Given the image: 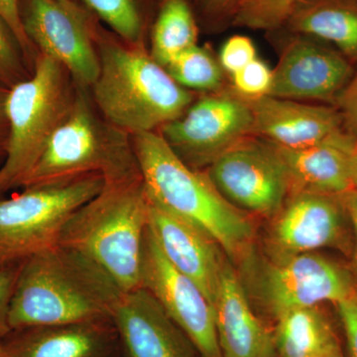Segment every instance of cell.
Here are the masks:
<instances>
[{
    "label": "cell",
    "instance_id": "obj_1",
    "mask_svg": "<svg viewBox=\"0 0 357 357\" xmlns=\"http://www.w3.org/2000/svg\"><path fill=\"white\" fill-rule=\"evenodd\" d=\"M122 293L93 260L57 244L21 263L9 326L13 330L112 319Z\"/></svg>",
    "mask_w": 357,
    "mask_h": 357
},
{
    "label": "cell",
    "instance_id": "obj_2",
    "mask_svg": "<svg viewBox=\"0 0 357 357\" xmlns=\"http://www.w3.org/2000/svg\"><path fill=\"white\" fill-rule=\"evenodd\" d=\"M131 137L148 199L203 229L229 257H244L252 243L255 227L210 176L184 163L161 134Z\"/></svg>",
    "mask_w": 357,
    "mask_h": 357
},
{
    "label": "cell",
    "instance_id": "obj_3",
    "mask_svg": "<svg viewBox=\"0 0 357 357\" xmlns=\"http://www.w3.org/2000/svg\"><path fill=\"white\" fill-rule=\"evenodd\" d=\"M98 45L100 74L91 89L103 119L112 126L130 136L155 132L192 105L191 93L140 45L105 38Z\"/></svg>",
    "mask_w": 357,
    "mask_h": 357
},
{
    "label": "cell",
    "instance_id": "obj_4",
    "mask_svg": "<svg viewBox=\"0 0 357 357\" xmlns=\"http://www.w3.org/2000/svg\"><path fill=\"white\" fill-rule=\"evenodd\" d=\"M148 211L142 176L105 183L102 191L70 215L58 244L93 260L123 292L139 288Z\"/></svg>",
    "mask_w": 357,
    "mask_h": 357
},
{
    "label": "cell",
    "instance_id": "obj_5",
    "mask_svg": "<svg viewBox=\"0 0 357 357\" xmlns=\"http://www.w3.org/2000/svg\"><path fill=\"white\" fill-rule=\"evenodd\" d=\"M98 174L105 183L140 177L132 137L96 116L84 89L17 187L59 184Z\"/></svg>",
    "mask_w": 357,
    "mask_h": 357
},
{
    "label": "cell",
    "instance_id": "obj_6",
    "mask_svg": "<svg viewBox=\"0 0 357 357\" xmlns=\"http://www.w3.org/2000/svg\"><path fill=\"white\" fill-rule=\"evenodd\" d=\"M79 86L64 66L38 54L31 75L8 89L10 139L1 168L17 187L74 109Z\"/></svg>",
    "mask_w": 357,
    "mask_h": 357
},
{
    "label": "cell",
    "instance_id": "obj_7",
    "mask_svg": "<svg viewBox=\"0 0 357 357\" xmlns=\"http://www.w3.org/2000/svg\"><path fill=\"white\" fill-rule=\"evenodd\" d=\"M98 174L44 185L22 188L20 194L0 198V267L21 264L57 245L70 215L102 191Z\"/></svg>",
    "mask_w": 357,
    "mask_h": 357
},
{
    "label": "cell",
    "instance_id": "obj_8",
    "mask_svg": "<svg viewBox=\"0 0 357 357\" xmlns=\"http://www.w3.org/2000/svg\"><path fill=\"white\" fill-rule=\"evenodd\" d=\"M160 130L178 158L197 170L255 135L250 107L234 91L204 96Z\"/></svg>",
    "mask_w": 357,
    "mask_h": 357
},
{
    "label": "cell",
    "instance_id": "obj_9",
    "mask_svg": "<svg viewBox=\"0 0 357 357\" xmlns=\"http://www.w3.org/2000/svg\"><path fill=\"white\" fill-rule=\"evenodd\" d=\"M208 176L230 203L264 217H276L293 190L278 147L253 135L220 155Z\"/></svg>",
    "mask_w": 357,
    "mask_h": 357
},
{
    "label": "cell",
    "instance_id": "obj_10",
    "mask_svg": "<svg viewBox=\"0 0 357 357\" xmlns=\"http://www.w3.org/2000/svg\"><path fill=\"white\" fill-rule=\"evenodd\" d=\"M356 291L351 269L312 252L278 258L263 268L257 281L258 297L275 319L321 303L337 305Z\"/></svg>",
    "mask_w": 357,
    "mask_h": 357
},
{
    "label": "cell",
    "instance_id": "obj_11",
    "mask_svg": "<svg viewBox=\"0 0 357 357\" xmlns=\"http://www.w3.org/2000/svg\"><path fill=\"white\" fill-rule=\"evenodd\" d=\"M140 286L156 298L191 340L199 357H222L213 305L196 283L167 260L148 227L141 257Z\"/></svg>",
    "mask_w": 357,
    "mask_h": 357
},
{
    "label": "cell",
    "instance_id": "obj_12",
    "mask_svg": "<svg viewBox=\"0 0 357 357\" xmlns=\"http://www.w3.org/2000/svg\"><path fill=\"white\" fill-rule=\"evenodd\" d=\"M23 24L38 53L55 59L79 89H91L100 57L83 13L73 1L27 0Z\"/></svg>",
    "mask_w": 357,
    "mask_h": 357
},
{
    "label": "cell",
    "instance_id": "obj_13",
    "mask_svg": "<svg viewBox=\"0 0 357 357\" xmlns=\"http://www.w3.org/2000/svg\"><path fill=\"white\" fill-rule=\"evenodd\" d=\"M347 220L340 196L296 192L272 227L270 241L276 259L324 248H347Z\"/></svg>",
    "mask_w": 357,
    "mask_h": 357
},
{
    "label": "cell",
    "instance_id": "obj_14",
    "mask_svg": "<svg viewBox=\"0 0 357 357\" xmlns=\"http://www.w3.org/2000/svg\"><path fill=\"white\" fill-rule=\"evenodd\" d=\"M354 76L349 60L332 49L295 40L273 70L269 95L293 100L333 102Z\"/></svg>",
    "mask_w": 357,
    "mask_h": 357
},
{
    "label": "cell",
    "instance_id": "obj_15",
    "mask_svg": "<svg viewBox=\"0 0 357 357\" xmlns=\"http://www.w3.org/2000/svg\"><path fill=\"white\" fill-rule=\"evenodd\" d=\"M112 319L128 357H199L189 337L145 288L122 293Z\"/></svg>",
    "mask_w": 357,
    "mask_h": 357
},
{
    "label": "cell",
    "instance_id": "obj_16",
    "mask_svg": "<svg viewBox=\"0 0 357 357\" xmlns=\"http://www.w3.org/2000/svg\"><path fill=\"white\" fill-rule=\"evenodd\" d=\"M148 229L170 264L196 283L213 307L225 262L217 241L150 201Z\"/></svg>",
    "mask_w": 357,
    "mask_h": 357
},
{
    "label": "cell",
    "instance_id": "obj_17",
    "mask_svg": "<svg viewBox=\"0 0 357 357\" xmlns=\"http://www.w3.org/2000/svg\"><path fill=\"white\" fill-rule=\"evenodd\" d=\"M2 357H119L112 319L13 328L0 340Z\"/></svg>",
    "mask_w": 357,
    "mask_h": 357
},
{
    "label": "cell",
    "instance_id": "obj_18",
    "mask_svg": "<svg viewBox=\"0 0 357 357\" xmlns=\"http://www.w3.org/2000/svg\"><path fill=\"white\" fill-rule=\"evenodd\" d=\"M244 100L252 112L255 135L277 146H311L344 128L342 115L333 107L271 96Z\"/></svg>",
    "mask_w": 357,
    "mask_h": 357
},
{
    "label": "cell",
    "instance_id": "obj_19",
    "mask_svg": "<svg viewBox=\"0 0 357 357\" xmlns=\"http://www.w3.org/2000/svg\"><path fill=\"white\" fill-rule=\"evenodd\" d=\"M218 344L222 357H275L273 331L251 309L236 272L223 264L213 303Z\"/></svg>",
    "mask_w": 357,
    "mask_h": 357
},
{
    "label": "cell",
    "instance_id": "obj_20",
    "mask_svg": "<svg viewBox=\"0 0 357 357\" xmlns=\"http://www.w3.org/2000/svg\"><path fill=\"white\" fill-rule=\"evenodd\" d=\"M356 143L354 136L342 130L311 146H276L288 167L296 192L340 196L352 190L351 161Z\"/></svg>",
    "mask_w": 357,
    "mask_h": 357
},
{
    "label": "cell",
    "instance_id": "obj_21",
    "mask_svg": "<svg viewBox=\"0 0 357 357\" xmlns=\"http://www.w3.org/2000/svg\"><path fill=\"white\" fill-rule=\"evenodd\" d=\"M287 24L294 32L331 42L344 57L357 59V6L340 0H304Z\"/></svg>",
    "mask_w": 357,
    "mask_h": 357
},
{
    "label": "cell",
    "instance_id": "obj_22",
    "mask_svg": "<svg viewBox=\"0 0 357 357\" xmlns=\"http://www.w3.org/2000/svg\"><path fill=\"white\" fill-rule=\"evenodd\" d=\"M273 335L275 349L281 357H328L342 349L319 307L294 310L278 317Z\"/></svg>",
    "mask_w": 357,
    "mask_h": 357
},
{
    "label": "cell",
    "instance_id": "obj_23",
    "mask_svg": "<svg viewBox=\"0 0 357 357\" xmlns=\"http://www.w3.org/2000/svg\"><path fill=\"white\" fill-rule=\"evenodd\" d=\"M198 28L185 0H166L152 33L151 57L165 68L196 46Z\"/></svg>",
    "mask_w": 357,
    "mask_h": 357
},
{
    "label": "cell",
    "instance_id": "obj_24",
    "mask_svg": "<svg viewBox=\"0 0 357 357\" xmlns=\"http://www.w3.org/2000/svg\"><path fill=\"white\" fill-rule=\"evenodd\" d=\"M165 69L185 89L218 91L222 86V66L210 52L198 45L181 54Z\"/></svg>",
    "mask_w": 357,
    "mask_h": 357
},
{
    "label": "cell",
    "instance_id": "obj_25",
    "mask_svg": "<svg viewBox=\"0 0 357 357\" xmlns=\"http://www.w3.org/2000/svg\"><path fill=\"white\" fill-rule=\"evenodd\" d=\"M304 0H237L232 8L234 25L273 30L286 24L294 9Z\"/></svg>",
    "mask_w": 357,
    "mask_h": 357
},
{
    "label": "cell",
    "instance_id": "obj_26",
    "mask_svg": "<svg viewBox=\"0 0 357 357\" xmlns=\"http://www.w3.org/2000/svg\"><path fill=\"white\" fill-rule=\"evenodd\" d=\"M117 35L130 45H140L142 22L135 0H83Z\"/></svg>",
    "mask_w": 357,
    "mask_h": 357
},
{
    "label": "cell",
    "instance_id": "obj_27",
    "mask_svg": "<svg viewBox=\"0 0 357 357\" xmlns=\"http://www.w3.org/2000/svg\"><path fill=\"white\" fill-rule=\"evenodd\" d=\"M26 64L20 44L0 17V84L9 89L29 77Z\"/></svg>",
    "mask_w": 357,
    "mask_h": 357
},
{
    "label": "cell",
    "instance_id": "obj_28",
    "mask_svg": "<svg viewBox=\"0 0 357 357\" xmlns=\"http://www.w3.org/2000/svg\"><path fill=\"white\" fill-rule=\"evenodd\" d=\"M273 79V70L256 58L248 66L232 75L234 91L243 98H261L269 95Z\"/></svg>",
    "mask_w": 357,
    "mask_h": 357
},
{
    "label": "cell",
    "instance_id": "obj_29",
    "mask_svg": "<svg viewBox=\"0 0 357 357\" xmlns=\"http://www.w3.org/2000/svg\"><path fill=\"white\" fill-rule=\"evenodd\" d=\"M256 58V49L252 41L248 37L237 35L227 40L223 45L220 51V64L222 69L232 76Z\"/></svg>",
    "mask_w": 357,
    "mask_h": 357
},
{
    "label": "cell",
    "instance_id": "obj_30",
    "mask_svg": "<svg viewBox=\"0 0 357 357\" xmlns=\"http://www.w3.org/2000/svg\"><path fill=\"white\" fill-rule=\"evenodd\" d=\"M0 17L8 26L20 44L26 62L33 63L34 66L35 59L39 53L26 34L20 0H0Z\"/></svg>",
    "mask_w": 357,
    "mask_h": 357
},
{
    "label": "cell",
    "instance_id": "obj_31",
    "mask_svg": "<svg viewBox=\"0 0 357 357\" xmlns=\"http://www.w3.org/2000/svg\"><path fill=\"white\" fill-rule=\"evenodd\" d=\"M20 264L0 267V340L10 332L9 310Z\"/></svg>",
    "mask_w": 357,
    "mask_h": 357
},
{
    "label": "cell",
    "instance_id": "obj_32",
    "mask_svg": "<svg viewBox=\"0 0 357 357\" xmlns=\"http://www.w3.org/2000/svg\"><path fill=\"white\" fill-rule=\"evenodd\" d=\"M335 307L344 328L349 357H357V291Z\"/></svg>",
    "mask_w": 357,
    "mask_h": 357
},
{
    "label": "cell",
    "instance_id": "obj_33",
    "mask_svg": "<svg viewBox=\"0 0 357 357\" xmlns=\"http://www.w3.org/2000/svg\"><path fill=\"white\" fill-rule=\"evenodd\" d=\"M337 102L344 128L357 140V73L338 96Z\"/></svg>",
    "mask_w": 357,
    "mask_h": 357
},
{
    "label": "cell",
    "instance_id": "obj_34",
    "mask_svg": "<svg viewBox=\"0 0 357 357\" xmlns=\"http://www.w3.org/2000/svg\"><path fill=\"white\" fill-rule=\"evenodd\" d=\"M340 201L344 204L352 231H354V243L351 246V271L356 279L357 285V190H349V192L340 195Z\"/></svg>",
    "mask_w": 357,
    "mask_h": 357
},
{
    "label": "cell",
    "instance_id": "obj_35",
    "mask_svg": "<svg viewBox=\"0 0 357 357\" xmlns=\"http://www.w3.org/2000/svg\"><path fill=\"white\" fill-rule=\"evenodd\" d=\"M8 89L0 84V166L3 165L8 152L10 126L6 112V96Z\"/></svg>",
    "mask_w": 357,
    "mask_h": 357
},
{
    "label": "cell",
    "instance_id": "obj_36",
    "mask_svg": "<svg viewBox=\"0 0 357 357\" xmlns=\"http://www.w3.org/2000/svg\"><path fill=\"white\" fill-rule=\"evenodd\" d=\"M204 6L215 13H231L237 0H204Z\"/></svg>",
    "mask_w": 357,
    "mask_h": 357
},
{
    "label": "cell",
    "instance_id": "obj_37",
    "mask_svg": "<svg viewBox=\"0 0 357 357\" xmlns=\"http://www.w3.org/2000/svg\"><path fill=\"white\" fill-rule=\"evenodd\" d=\"M351 176L352 189L357 190V143L351 155Z\"/></svg>",
    "mask_w": 357,
    "mask_h": 357
},
{
    "label": "cell",
    "instance_id": "obj_38",
    "mask_svg": "<svg viewBox=\"0 0 357 357\" xmlns=\"http://www.w3.org/2000/svg\"><path fill=\"white\" fill-rule=\"evenodd\" d=\"M13 188V181L10 177L7 175L6 171L0 167V195L2 192L7 191V190Z\"/></svg>",
    "mask_w": 357,
    "mask_h": 357
},
{
    "label": "cell",
    "instance_id": "obj_39",
    "mask_svg": "<svg viewBox=\"0 0 357 357\" xmlns=\"http://www.w3.org/2000/svg\"><path fill=\"white\" fill-rule=\"evenodd\" d=\"M328 357H344V354H342V349H340V351L333 352V354H331V356H328Z\"/></svg>",
    "mask_w": 357,
    "mask_h": 357
},
{
    "label": "cell",
    "instance_id": "obj_40",
    "mask_svg": "<svg viewBox=\"0 0 357 357\" xmlns=\"http://www.w3.org/2000/svg\"><path fill=\"white\" fill-rule=\"evenodd\" d=\"M56 1L59 2H70L72 0H56Z\"/></svg>",
    "mask_w": 357,
    "mask_h": 357
},
{
    "label": "cell",
    "instance_id": "obj_41",
    "mask_svg": "<svg viewBox=\"0 0 357 357\" xmlns=\"http://www.w3.org/2000/svg\"><path fill=\"white\" fill-rule=\"evenodd\" d=\"M0 357H2L1 344H0Z\"/></svg>",
    "mask_w": 357,
    "mask_h": 357
}]
</instances>
